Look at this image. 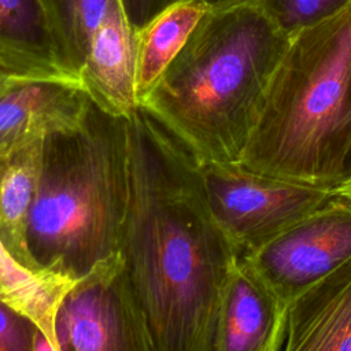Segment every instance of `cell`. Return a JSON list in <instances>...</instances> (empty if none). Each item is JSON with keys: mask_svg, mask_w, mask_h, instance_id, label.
Wrapping results in <instances>:
<instances>
[{"mask_svg": "<svg viewBox=\"0 0 351 351\" xmlns=\"http://www.w3.org/2000/svg\"><path fill=\"white\" fill-rule=\"evenodd\" d=\"M33 351H56V350L52 341L40 329H36L33 336Z\"/></svg>", "mask_w": 351, "mask_h": 351, "instance_id": "21", "label": "cell"}, {"mask_svg": "<svg viewBox=\"0 0 351 351\" xmlns=\"http://www.w3.org/2000/svg\"><path fill=\"white\" fill-rule=\"evenodd\" d=\"M351 151V3L291 36L237 160L284 180L335 186Z\"/></svg>", "mask_w": 351, "mask_h": 351, "instance_id": "3", "label": "cell"}, {"mask_svg": "<svg viewBox=\"0 0 351 351\" xmlns=\"http://www.w3.org/2000/svg\"><path fill=\"white\" fill-rule=\"evenodd\" d=\"M285 308L237 255L223 298L215 351H281Z\"/></svg>", "mask_w": 351, "mask_h": 351, "instance_id": "11", "label": "cell"}, {"mask_svg": "<svg viewBox=\"0 0 351 351\" xmlns=\"http://www.w3.org/2000/svg\"><path fill=\"white\" fill-rule=\"evenodd\" d=\"M92 100L80 84L25 80L0 96V152L78 126Z\"/></svg>", "mask_w": 351, "mask_h": 351, "instance_id": "8", "label": "cell"}, {"mask_svg": "<svg viewBox=\"0 0 351 351\" xmlns=\"http://www.w3.org/2000/svg\"><path fill=\"white\" fill-rule=\"evenodd\" d=\"M171 1L174 0H122V4L132 25L138 29Z\"/></svg>", "mask_w": 351, "mask_h": 351, "instance_id": "19", "label": "cell"}, {"mask_svg": "<svg viewBox=\"0 0 351 351\" xmlns=\"http://www.w3.org/2000/svg\"><path fill=\"white\" fill-rule=\"evenodd\" d=\"M197 0H174L136 29V93L140 103L186 44L207 12Z\"/></svg>", "mask_w": 351, "mask_h": 351, "instance_id": "14", "label": "cell"}, {"mask_svg": "<svg viewBox=\"0 0 351 351\" xmlns=\"http://www.w3.org/2000/svg\"><path fill=\"white\" fill-rule=\"evenodd\" d=\"M36 325L0 299V351H33Z\"/></svg>", "mask_w": 351, "mask_h": 351, "instance_id": "18", "label": "cell"}, {"mask_svg": "<svg viewBox=\"0 0 351 351\" xmlns=\"http://www.w3.org/2000/svg\"><path fill=\"white\" fill-rule=\"evenodd\" d=\"M44 140L0 152V239L25 267L37 269L27 245V221L41 169Z\"/></svg>", "mask_w": 351, "mask_h": 351, "instance_id": "13", "label": "cell"}, {"mask_svg": "<svg viewBox=\"0 0 351 351\" xmlns=\"http://www.w3.org/2000/svg\"><path fill=\"white\" fill-rule=\"evenodd\" d=\"M289 40L256 0L207 10L138 106L200 165L237 163Z\"/></svg>", "mask_w": 351, "mask_h": 351, "instance_id": "2", "label": "cell"}, {"mask_svg": "<svg viewBox=\"0 0 351 351\" xmlns=\"http://www.w3.org/2000/svg\"><path fill=\"white\" fill-rule=\"evenodd\" d=\"M333 191L336 193V196L344 197L347 200L351 202V171L347 173L335 186Z\"/></svg>", "mask_w": 351, "mask_h": 351, "instance_id": "22", "label": "cell"}, {"mask_svg": "<svg viewBox=\"0 0 351 351\" xmlns=\"http://www.w3.org/2000/svg\"><path fill=\"white\" fill-rule=\"evenodd\" d=\"M0 70L81 85L62 60L40 0H0Z\"/></svg>", "mask_w": 351, "mask_h": 351, "instance_id": "12", "label": "cell"}, {"mask_svg": "<svg viewBox=\"0 0 351 351\" xmlns=\"http://www.w3.org/2000/svg\"><path fill=\"white\" fill-rule=\"evenodd\" d=\"M126 195V118L92 101L78 126L44 140L27 221L37 269L81 280L114 258Z\"/></svg>", "mask_w": 351, "mask_h": 351, "instance_id": "4", "label": "cell"}, {"mask_svg": "<svg viewBox=\"0 0 351 351\" xmlns=\"http://www.w3.org/2000/svg\"><path fill=\"white\" fill-rule=\"evenodd\" d=\"M67 69L80 78L89 43L111 0H40Z\"/></svg>", "mask_w": 351, "mask_h": 351, "instance_id": "16", "label": "cell"}, {"mask_svg": "<svg viewBox=\"0 0 351 351\" xmlns=\"http://www.w3.org/2000/svg\"><path fill=\"white\" fill-rule=\"evenodd\" d=\"M203 3L207 8H222V7H229V5H236L241 3H250L255 0H197Z\"/></svg>", "mask_w": 351, "mask_h": 351, "instance_id": "23", "label": "cell"}, {"mask_svg": "<svg viewBox=\"0 0 351 351\" xmlns=\"http://www.w3.org/2000/svg\"><path fill=\"white\" fill-rule=\"evenodd\" d=\"M25 80H32V78L23 77V75H16V74L0 70V96L4 92H7L10 88H12L14 85H16V84H19Z\"/></svg>", "mask_w": 351, "mask_h": 351, "instance_id": "20", "label": "cell"}, {"mask_svg": "<svg viewBox=\"0 0 351 351\" xmlns=\"http://www.w3.org/2000/svg\"><path fill=\"white\" fill-rule=\"evenodd\" d=\"M291 37L343 10L351 0H256Z\"/></svg>", "mask_w": 351, "mask_h": 351, "instance_id": "17", "label": "cell"}, {"mask_svg": "<svg viewBox=\"0 0 351 351\" xmlns=\"http://www.w3.org/2000/svg\"><path fill=\"white\" fill-rule=\"evenodd\" d=\"M58 351H145L121 280L119 252L78 280L55 318Z\"/></svg>", "mask_w": 351, "mask_h": 351, "instance_id": "7", "label": "cell"}, {"mask_svg": "<svg viewBox=\"0 0 351 351\" xmlns=\"http://www.w3.org/2000/svg\"><path fill=\"white\" fill-rule=\"evenodd\" d=\"M241 256L287 311L351 258V202L335 196Z\"/></svg>", "mask_w": 351, "mask_h": 351, "instance_id": "6", "label": "cell"}, {"mask_svg": "<svg viewBox=\"0 0 351 351\" xmlns=\"http://www.w3.org/2000/svg\"><path fill=\"white\" fill-rule=\"evenodd\" d=\"M80 82L90 100L117 117L137 107L136 29L122 0H111L89 43L80 69Z\"/></svg>", "mask_w": 351, "mask_h": 351, "instance_id": "9", "label": "cell"}, {"mask_svg": "<svg viewBox=\"0 0 351 351\" xmlns=\"http://www.w3.org/2000/svg\"><path fill=\"white\" fill-rule=\"evenodd\" d=\"M351 171V151H350V159H348V170H347V173H350Z\"/></svg>", "mask_w": 351, "mask_h": 351, "instance_id": "24", "label": "cell"}, {"mask_svg": "<svg viewBox=\"0 0 351 351\" xmlns=\"http://www.w3.org/2000/svg\"><path fill=\"white\" fill-rule=\"evenodd\" d=\"M281 351H351V258L287 307Z\"/></svg>", "mask_w": 351, "mask_h": 351, "instance_id": "10", "label": "cell"}, {"mask_svg": "<svg viewBox=\"0 0 351 351\" xmlns=\"http://www.w3.org/2000/svg\"><path fill=\"white\" fill-rule=\"evenodd\" d=\"M202 180L210 213L237 255L245 254L336 196L333 186L207 163Z\"/></svg>", "mask_w": 351, "mask_h": 351, "instance_id": "5", "label": "cell"}, {"mask_svg": "<svg viewBox=\"0 0 351 351\" xmlns=\"http://www.w3.org/2000/svg\"><path fill=\"white\" fill-rule=\"evenodd\" d=\"M121 280L145 351H215L237 254L215 223L202 166L143 107L126 117Z\"/></svg>", "mask_w": 351, "mask_h": 351, "instance_id": "1", "label": "cell"}, {"mask_svg": "<svg viewBox=\"0 0 351 351\" xmlns=\"http://www.w3.org/2000/svg\"><path fill=\"white\" fill-rule=\"evenodd\" d=\"M78 280L22 266L0 239V299L27 317L55 346V318L63 296Z\"/></svg>", "mask_w": 351, "mask_h": 351, "instance_id": "15", "label": "cell"}]
</instances>
